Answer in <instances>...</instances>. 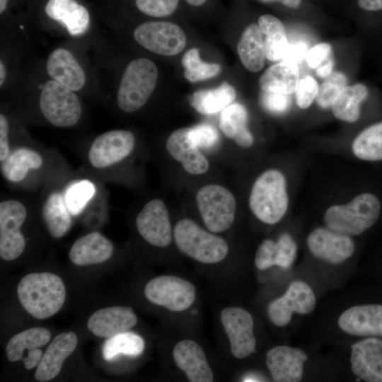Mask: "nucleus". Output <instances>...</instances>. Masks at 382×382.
Returning a JSON list of instances; mask_svg holds the SVG:
<instances>
[{
    "mask_svg": "<svg viewBox=\"0 0 382 382\" xmlns=\"http://www.w3.org/2000/svg\"><path fill=\"white\" fill-rule=\"evenodd\" d=\"M37 203L48 234L60 239L69 231L75 219L105 216L108 195L104 183L82 168L46 185L41 189Z\"/></svg>",
    "mask_w": 382,
    "mask_h": 382,
    "instance_id": "obj_1",
    "label": "nucleus"
},
{
    "mask_svg": "<svg viewBox=\"0 0 382 382\" xmlns=\"http://www.w3.org/2000/svg\"><path fill=\"white\" fill-rule=\"evenodd\" d=\"M71 170L59 151L31 139L16 144L0 161L1 175L7 186L24 192L41 190Z\"/></svg>",
    "mask_w": 382,
    "mask_h": 382,
    "instance_id": "obj_2",
    "label": "nucleus"
},
{
    "mask_svg": "<svg viewBox=\"0 0 382 382\" xmlns=\"http://www.w3.org/2000/svg\"><path fill=\"white\" fill-rule=\"evenodd\" d=\"M137 149L134 133L128 129H114L96 136L83 153L82 168L105 183H118L121 170Z\"/></svg>",
    "mask_w": 382,
    "mask_h": 382,
    "instance_id": "obj_3",
    "label": "nucleus"
},
{
    "mask_svg": "<svg viewBox=\"0 0 382 382\" xmlns=\"http://www.w3.org/2000/svg\"><path fill=\"white\" fill-rule=\"evenodd\" d=\"M39 213L37 200L18 195H3L0 200V257L5 261L19 258L27 248L23 231Z\"/></svg>",
    "mask_w": 382,
    "mask_h": 382,
    "instance_id": "obj_4",
    "label": "nucleus"
},
{
    "mask_svg": "<svg viewBox=\"0 0 382 382\" xmlns=\"http://www.w3.org/2000/svg\"><path fill=\"white\" fill-rule=\"evenodd\" d=\"M17 296L29 315L42 320L60 311L65 301L66 288L61 277L56 274L32 272L20 280Z\"/></svg>",
    "mask_w": 382,
    "mask_h": 382,
    "instance_id": "obj_5",
    "label": "nucleus"
},
{
    "mask_svg": "<svg viewBox=\"0 0 382 382\" xmlns=\"http://www.w3.org/2000/svg\"><path fill=\"white\" fill-rule=\"evenodd\" d=\"M35 111L43 123L62 129L75 127L83 117V106L76 93L51 79L39 90Z\"/></svg>",
    "mask_w": 382,
    "mask_h": 382,
    "instance_id": "obj_6",
    "label": "nucleus"
},
{
    "mask_svg": "<svg viewBox=\"0 0 382 382\" xmlns=\"http://www.w3.org/2000/svg\"><path fill=\"white\" fill-rule=\"evenodd\" d=\"M248 204L253 215L267 224L279 222L289 207L286 178L278 169L262 172L250 190Z\"/></svg>",
    "mask_w": 382,
    "mask_h": 382,
    "instance_id": "obj_7",
    "label": "nucleus"
},
{
    "mask_svg": "<svg viewBox=\"0 0 382 382\" xmlns=\"http://www.w3.org/2000/svg\"><path fill=\"white\" fill-rule=\"evenodd\" d=\"M381 205L378 198L363 192L345 204L327 208L323 220L326 227L347 236H358L371 228L378 220Z\"/></svg>",
    "mask_w": 382,
    "mask_h": 382,
    "instance_id": "obj_8",
    "label": "nucleus"
},
{
    "mask_svg": "<svg viewBox=\"0 0 382 382\" xmlns=\"http://www.w3.org/2000/svg\"><path fill=\"white\" fill-rule=\"evenodd\" d=\"M158 78L156 64L147 58H137L125 68L117 88L115 102L122 112L139 110L154 91Z\"/></svg>",
    "mask_w": 382,
    "mask_h": 382,
    "instance_id": "obj_9",
    "label": "nucleus"
},
{
    "mask_svg": "<svg viewBox=\"0 0 382 382\" xmlns=\"http://www.w3.org/2000/svg\"><path fill=\"white\" fill-rule=\"evenodd\" d=\"M173 236L183 253L202 263L219 262L228 253V243L224 238L204 230L190 219L177 222Z\"/></svg>",
    "mask_w": 382,
    "mask_h": 382,
    "instance_id": "obj_10",
    "label": "nucleus"
},
{
    "mask_svg": "<svg viewBox=\"0 0 382 382\" xmlns=\"http://www.w3.org/2000/svg\"><path fill=\"white\" fill-rule=\"evenodd\" d=\"M195 199L200 216L209 231L221 233L233 224L236 202L229 190L218 184L206 185L197 191Z\"/></svg>",
    "mask_w": 382,
    "mask_h": 382,
    "instance_id": "obj_11",
    "label": "nucleus"
},
{
    "mask_svg": "<svg viewBox=\"0 0 382 382\" xmlns=\"http://www.w3.org/2000/svg\"><path fill=\"white\" fill-rule=\"evenodd\" d=\"M134 40L141 47L154 54L173 56L186 46V35L178 24L167 21H148L134 30Z\"/></svg>",
    "mask_w": 382,
    "mask_h": 382,
    "instance_id": "obj_12",
    "label": "nucleus"
},
{
    "mask_svg": "<svg viewBox=\"0 0 382 382\" xmlns=\"http://www.w3.org/2000/svg\"><path fill=\"white\" fill-rule=\"evenodd\" d=\"M144 296L151 303L171 311H183L194 302V285L183 278L163 275L150 280L144 288Z\"/></svg>",
    "mask_w": 382,
    "mask_h": 382,
    "instance_id": "obj_13",
    "label": "nucleus"
},
{
    "mask_svg": "<svg viewBox=\"0 0 382 382\" xmlns=\"http://www.w3.org/2000/svg\"><path fill=\"white\" fill-rule=\"evenodd\" d=\"M135 227L141 238L157 248L168 247L172 242L173 231L168 208L159 198L146 202L137 213Z\"/></svg>",
    "mask_w": 382,
    "mask_h": 382,
    "instance_id": "obj_14",
    "label": "nucleus"
},
{
    "mask_svg": "<svg viewBox=\"0 0 382 382\" xmlns=\"http://www.w3.org/2000/svg\"><path fill=\"white\" fill-rule=\"evenodd\" d=\"M316 304V296L311 286L304 282L294 281L282 296L269 304L267 314L273 324L284 327L290 322L293 313H311Z\"/></svg>",
    "mask_w": 382,
    "mask_h": 382,
    "instance_id": "obj_15",
    "label": "nucleus"
},
{
    "mask_svg": "<svg viewBox=\"0 0 382 382\" xmlns=\"http://www.w3.org/2000/svg\"><path fill=\"white\" fill-rule=\"evenodd\" d=\"M220 319L228 337L232 354L238 359L250 355L256 346L252 316L241 308L228 307L222 310Z\"/></svg>",
    "mask_w": 382,
    "mask_h": 382,
    "instance_id": "obj_16",
    "label": "nucleus"
},
{
    "mask_svg": "<svg viewBox=\"0 0 382 382\" xmlns=\"http://www.w3.org/2000/svg\"><path fill=\"white\" fill-rule=\"evenodd\" d=\"M306 242L313 256L332 264L344 262L354 251V243L351 236L328 227H318L312 231Z\"/></svg>",
    "mask_w": 382,
    "mask_h": 382,
    "instance_id": "obj_17",
    "label": "nucleus"
},
{
    "mask_svg": "<svg viewBox=\"0 0 382 382\" xmlns=\"http://www.w3.org/2000/svg\"><path fill=\"white\" fill-rule=\"evenodd\" d=\"M42 13L73 37L84 35L91 23L88 8L79 0H45Z\"/></svg>",
    "mask_w": 382,
    "mask_h": 382,
    "instance_id": "obj_18",
    "label": "nucleus"
},
{
    "mask_svg": "<svg viewBox=\"0 0 382 382\" xmlns=\"http://www.w3.org/2000/svg\"><path fill=\"white\" fill-rule=\"evenodd\" d=\"M45 67L50 79L76 93L82 91L87 83L84 68L67 48L52 50L47 57Z\"/></svg>",
    "mask_w": 382,
    "mask_h": 382,
    "instance_id": "obj_19",
    "label": "nucleus"
},
{
    "mask_svg": "<svg viewBox=\"0 0 382 382\" xmlns=\"http://www.w3.org/2000/svg\"><path fill=\"white\" fill-rule=\"evenodd\" d=\"M351 369L367 382H382V340L371 337L351 346Z\"/></svg>",
    "mask_w": 382,
    "mask_h": 382,
    "instance_id": "obj_20",
    "label": "nucleus"
},
{
    "mask_svg": "<svg viewBox=\"0 0 382 382\" xmlns=\"http://www.w3.org/2000/svg\"><path fill=\"white\" fill-rule=\"evenodd\" d=\"M165 146L168 154L180 163L187 173L200 175L209 170L207 158L190 137V127L173 131L167 138Z\"/></svg>",
    "mask_w": 382,
    "mask_h": 382,
    "instance_id": "obj_21",
    "label": "nucleus"
},
{
    "mask_svg": "<svg viewBox=\"0 0 382 382\" xmlns=\"http://www.w3.org/2000/svg\"><path fill=\"white\" fill-rule=\"evenodd\" d=\"M308 356L301 349L277 346L266 354V365L274 381L299 382L303 374V364Z\"/></svg>",
    "mask_w": 382,
    "mask_h": 382,
    "instance_id": "obj_22",
    "label": "nucleus"
},
{
    "mask_svg": "<svg viewBox=\"0 0 382 382\" xmlns=\"http://www.w3.org/2000/svg\"><path fill=\"white\" fill-rule=\"evenodd\" d=\"M338 325L350 335L382 337V304L350 307L340 316Z\"/></svg>",
    "mask_w": 382,
    "mask_h": 382,
    "instance_id": "obj_23",
    "label": "nucleus"
},
{
    "mask_svg": "<svg viewBox=\"0 0 382 382\" xmlns=\"http://www.w3.org/2000/svg\"><path fill=\"white\" fill-rule=\"evenodd\" d=\"M114 252L112 241L102 233L93 231L77 238L70 247L68 256L74 265L87 266L108 261Z\"/></svg>",
    "mask_w": 382,
    "mask_h": 382,
    "instance_id": "obj_24",
    "label": "nucleus"
},
{
    "mask_svg": "<svg viewBox=\"0 0 382 382\" xmlns=\"http://www.w3.org/2000/svg\"><path fill=\"white\" fill-rule=\"evenodd\" d=\"M137 323L132 308L113 306L95 311L87 321L88 330L98 337L108 338L126 332Z\"/></svg>",
    "mask_w": 382,
    "mask_h": 382,
    "instance_id": "obj_25",
    "label": "nucleus"
},
{
    "mask_svg": "<svg viewBox=\"0 0 382 382\" xmlns=\"http://www.w3.org/2000/svg\"><path fill=\"white\" fill-rule=\"evenodd\" d=\"M78 337L69 331L57 335L49 345L37 366L35 378L46 382L54 378L61 371L64 361L77 347Z\"/></svg>",
    "mask_w": 382,
    "mask_h": 382,
    "instance_id": "obj_26",
    "label": "nucleus"
},
{
    "mask_svg": "<svg viewBox=\"0 0 382 382\" xmlns=\"http://www.w3.org/2000/svg\"><path fill=\"white\" fill-rule=\"evenodd\" d=\"M177 366L191 382H212L214 376L201 346L192 340H183L173 350Z\"/></svg>",
    "mask_w": 382,
    "mask_h": 382,
    "instance_id": "obj_27",
    "label": "nucleus"
},
{
    "mask_svg": "<svg viewBox=\"0 0 382 382\" xmlns=\"http://www.w3.org/2000/svg\"><path fill=\"white\" fill-rule=\"evenodd\" d=\"M297 253V245L289 233L282 234L277 241L267 238L258 247L255 255V265L260 270L273 266L289 267Z\"/></svg>",
    "mask_w": 382,
    "mask_h": 382,
    "instance_id": "obj_28",
    "label": "nucleus"
},
{
    "mask_svg": "<svg viewBox=\"0 0 382 382\" xmlns=\"http://www.w3.org/2000/svg\"><path fill=\"white\" fill-rule=\"evenodd\" d=\"M219 129L241 148L248 149L254 144L253 135L248 127V112L241 104L231 103L222 110Z\"/></svg>",
    "mask_w": 382,
    "mask_h": 382,
    "instance_id": "obj_29",
    "label": "nucleus"
},
{
    "mask_svg": "<svg viewBox=\"0 0 382 382\" xmlns=\"http://www.w3.org/2000/svg\"><path fill=\"white\" fill-rule=\"evenodd\" d=\"M237 52L247 70L255 73L263 69L266 58L265 42L257 23H250L245 28L237 45Z\"/></svg>",
    "mask_w": 382,
    "mask_h": 382,
    "instance_id": "obj_30",
    "label": "nucleus"
},
{
    "mask_svg": "<svg viewBox=\"0 0 382 382\" xmlns=\"http://www.w3.org/2000/svg\"><path fill=\"white\" fill-rule=\"evenodd\" d=\"M299 76L298 64L282 62L263 72L259 85L263 91L291 95L296 90Z\"/></svg>",
    "mask_w": 382,
    "mask_h": 382,
    "instance_id": "obj_31",
    "label": "nucleus"
},
{
    "mask_svg": "<svg viewBox=\"0 0 382 382\" xmlns=\"http://www.w3.org/2000/svg\"><path fill=\"white\" fill-rule=\"evenodd\" d=\"M257 25L265 35L266 58L272 62L282 60L289 45L282 22L273 15L263 14L258 18Z\"/></svg>",
    "mask_w": 382,
    "mask_h": 382,
    "instance_id": "obj_32",
    "label": "nucleus"
},
{
    "mask_svg": "<svg viewBox=\"0 0 382 382\" xmlns=\"http://www.w3.org/2000/svg\"><path fill=\"white\" fill-rule=\"evenodd\" d=\"M368 95L369 91L364 84L346 86L330 108L333 115L343 122H355L360 117V105Z\"/></svg>",
    "mask_w": 382,
    "mask_h": 382,
    "instance_id": "obj_33",
    "label": "nucleus"
},
{
    "mask_svg": "<svg viewBox=\"0 0 382 382\" xmlns=\"http://www.w3.org/2000/svg\"><path fill=\"white\" fill-rule=\"evenodd\" d=\"M236 97L234 88L227 83H224L214 89L195 92L190 102L191 106L198 112L211 115L223 110L233 102Z\"/></svg>",
    "mask_w": 382,
    "mask_h": 382,
    "instance_id": "obj_34",
    "label": "nucleus"
},
{
    "mask_svg": "<svg viewBox=\"0 0 382 382\" xmlns=\"http://www.w3.org/2000/svg\"><path fill=\"white\" fill-rule=\"evenodd\" d=\"M51 339L50 332L44 328H31L13 336L6 347V355L11 362L21 360L30 351L45 346Z\"/></svg>",
    "mask_w": 382,
    "mask_h": 382,
    "instance_id": "obj_35",
    "label": "nucleus"
},
{
    "mask_svg": "<svg viewBox=\"0 0 382 382\" xmlns=\"http://www.w3.org/2000/svg\"><path fill=\"white\" fill-rule=\"evenodd\" d=\"M353 154L367 161L382 160V121L363 129L352 144Z\"/></svg>",
    "mask_w": 382,
    "mask_h": 382,
    "instance_id": "obj_36",
    "label": "nucleus"
},
{
    "mask_svg": "<svg viewBox=\"0 0 382 382\" xmlns=\"http://www.w3.org/2000/svg\"><path fill=\"white\" fill-rule=\"evenodd\" d=\"M144 347L141 336L126 331L108 337L103 347L102 354L106 361L113 359L120 354L137 357L143 352Z\"/></svg>",
    "mask_w": 382,
    "mask_h": 382,
    "instance_id": "obj_37",
    "label": "nucleus"
},
{
    "mask_svg": "<svg viewBox=\"0 0 382 382\" xmlns=\"http://www.w3.org/2000/svg\"><path fill=\"white\" fill-rule=\"evenodd\" d=\"M181 62L184 68L185 78L192 83L213 78L221 70L219 64L202 61L196 48L187 51L183 56Z\"/></svg>",
    "mask_w": 382,
    "mask_h": 382,
    "instance_id": "obj_38",
    "label": "nucleus"
},
{
    "mask_svg": "<svg viewBox=\"0 0 382 382\" xmlns=\"http://www.w3.org/2000/svg\"><path fill=\"white\" fill-rule=\"evenodd\" d=\"M181 0H130L138 13L151 18H165L175 14Z\"/></svg>",
    "mask_w": 382,
    "mask_h": 382,
    "instance_id": "obj_39",
    "label": "nucleus"
},
{
    "mask_svg": "<svg viewBox=\"0 0 382 382\" xmlns=\"http://www.w3.org/2000/svg\"><path fill=\"white\" fill-rule=\"evenodd\" d=\"M347 84V79L344 74L339 71L332 72L318 87L316 98L318 105L323 109L331 108L333 102Z\"/></svg>",
    "mask_w": 382,
    "mask_h": 382,
    "instance_id": "obj_40",
    "label": "nucleus"
},
{
    "mask_svg": "<svg viewBox=\"0 0 382 382\" xmlns=\"http://www.w3.org/2000/svg\"><path fill=\"white\" fill-rule=\"evenodd\" d=\"M11 115L1 110L0 112V161H4L12 148L17 144L30 139V137L15 135Z\"/></svg>",
    "mask_w": 382,
    "mask_h": 382,
    "instance_id": "obj_41",
    "label": "nucleus"
},
{
    "mask_svg": "<svg viewBox=\"0 0 382 382\" xmlns=\"http://www.w3.org/2000/svg\"><path fill=\"white\" fill-rule=\"evenodd\" d=\"M190 137L195 144L200 149L212 150L220 140L217 129L209 124H199L190 127Z\"/></svg>",
    "mask_w": 382,
    "mask_h": 382,
    "instance_id": "obj_42",
    "label": "nucleus"
},
{
    "mask_svg": "<svg viewBox=\"0 0 382 382\" xmlns=\"http://www.w3.org/2000/svg\"><path fill=\"white\" fill-rule=\"evenodd\" d=\"M289 96L261 90L260 101L267 111L275 115H282L288 112L291 108V100Z\"/></svg>",
    "mask_w": 382,
    "mask_h": 382,
    "instance_id": "obj_43",
    "label": "nucleus"
},
{
    "mask_svg": "<svg viewBox=\"0 0 382 382\" xmlns=\"http://www.w3.org/2000/svg\"><path fill=\"white\" fill-rule=\"evenodd\" d=\"M318 87L317 81L311 76L301 79L295 91L297 106L301 109L309 108L316 100Z\"/></svg>",
    "mask_w": 382,
    "mask_h": 382,
    "instance_id": "obj_44",
    "label": "nucleus"
},
{
    "mask_svg": "<svg viewBox=\"0 0 382 382\" xmlns=\"http://www.w3.org/2000/svg\"><path fill=\"white\" fill-rule=\"evenodd\" d=\"M330 54V45L321 42L308 50L305 59L311 68L316 69L329 58Z\"/></svg>",
    "mask_w": 382,
    "mask_h": 382,
    "instance_id": "obj_45",
    "label": "nucleus"
},
{
    "mask_svg": "<svg viewBox=\"0 0 382 382\" xmlns=\"http://www.w3.org/2000/svg\"><path fill=\"white\" fill-rule=\"evenodd\" d=\"M308 50V46L303 42L289 44L282 62L298 64L306 59Z\"/></svg>",
    "mask_w": 382,
    "mask_h": 382,
    "instance_id": "obj_46",
    "label": "nucleus"
},
{
    "mask_svg": "<svg viewBox=\"0 0 382 382\" xmlns=\"http://www.w3.org/2000/svg\"><path fill=\"white\" fill-rule=\"evenodd\" d=\"M42 357V352L40 348L28 352L21 359L24 367L28 369H32L36 367L40 363Z\"/></svg>",
    "mask_w": 382,
    "mask_h": 382,
    "instance_id": "obj_47",
    "label": "nucleus"
},
{
    "mask_svg": "<svg viewBox=\"0 0 382 382\" xmlns=\"http://www.w3.org/2000/svg\"><path fill=\"white\" fill-rule=\"evenodd\" d=\"M358 6L364 11L376 12L382 11V0H357Z\"/></svg>",
    "mask_w": 382,
    "mask_h": 382,
    "instance_id": "obj_48",
    "label": "nucleus"
},
{
    "mask_svg": "<svg viewBox=\"0 0 382 382\" xmlns=\"http://www.w3.org/2000/svg\"><path fill=\"white\" fill-rule=\"evenodd\" d=\"M333 66L332 59L328 58L316 69V74L319 78L325 79L332 72Z\"/></svg>",
    "mask_w": 382,
    "mask_h": 382,
    "instance_id": "obj_49",
    "label": "nucleus"
},
{
    "mask_svg": "<svg viewBox=\"0 0 382 382\" xmlns=\"http://www.w3.org/2000/svg\"><path fill=\"white\" fill-rule=\"evenodd\" d=\"M264 4H280L290 8H297L300 6L302 0H255Z\"/></svg>",
    "mask_w": 382,
    "mask_h": 382,
    "instance_id": "obj_50",
    "label": "nucleus"
},
{
    "mask_svg": "<svg viewBox=\"0 0 382 382\" xmlns=\"http://www.w3.org/2000/svg\"><path fill=\"white\" fill-rule=\"evenodd\" d=\"M185 3L192 8L203 9L208 6L210 0H183Z\"/></svg>",
    "mask_w": 382,
    "mask_h": 382,
    "instance_id": "obj_51",
    "label": "nucleus"
},
{
    "mask_svg": "<svg viewBox=\"0 0 382 382\" xmlns=\"http://www.w3.org/2000/svg\"><path fill=\"white\" fill-rule=\"evenodd\" d=\"M8 69L4 59L0 60V86L2 88L6 81Z\"/></svg>",
    "mask_w": 382,
    "mask_h": 382,
    "instance_id": "obj_52",
    "label": "nucleus"
},
{
    "mask_svg": "<svg viewBox=\"0 0 382 382\" xmlns=\"http://www.w3.org/2000/svg\"><path fill=\"white\" fill-rule=\"evenodd\" d=\"M13 0H0V14L4 16L9 10Z\"/></svg>",
    "mask_w": 382,
    "mask_h": 382,
    "instance_id": "obj_53",
    "label": "nucleus"
}]
</instances>
